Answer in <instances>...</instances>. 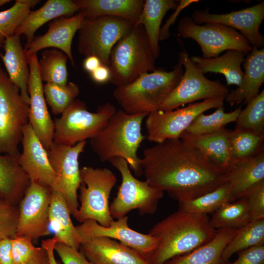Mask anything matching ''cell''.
Instances as JSON below:
<instances>
[{
  "label": "cell",
  "mask_w": 264,
  "mask_h": 264,
  "mask_svg": "<svg viewBox=\"0 0 264 264\" xmlns=\"http://www.w3.org/2000/svg\"><path fill=\"white\" fill-rule=\"evenodd\" d=\"M25 264H49V258L46 249L42 247L39 253Z\"/></svg>",
  "instance_id": "cell-52"
},
{
  "label": "cell",
  "mask_w": 264,
  "mask_h": 264,
  "mask_svg": "<svg viewBox=\"0 0 264 264\" xmlns=\"http://www.w3.org/2000/svg\"><path fill=\"white\" fill-rule=\"evenodd\" d=\"M81 205L74 217L81 223L92 220L103 226L113 220L109 210V198L117 178L109 169L85 166L80 169Z\"/></svg>",
  "instance_id": "cell-7"
},
{
  "label": "cell",
  "mask_w": 264,
  "mask_h": 264,
  "mask_svg": "<svg viewBox=\"0 0 264 264\" xmlns=\"http://www.w3.org/2000/svg\"><path fill=\"white\" fill-rule=\"evenodd\" d=\"M192 19L197 24L220 23L239 30L253 47L263 48L264 37L259 31L264 19V2L224 14H212L208 9H195Z\"/></svg>",
  "instance_id": "cell-17"
},
{
  "label": "cell",
  "mask_w": 264,
  "mask_h": 264,
  "mask_svg": "<svg viewBox=\"0 0 264 264\" xmlns=\"http://www.w3.org/2000/svg\"><path fill=\"white\" fill-rule=\"evenodd\" d=\"M75 226L81 243L96 237H107L132 248L145 257L154 251L159 243L157 238L130 228L127 216L113 220L108 226H103L92 220H86Z\"/></svg>",
  "instance_id": "cell-16"
},
{
  "label": "cell",
  "mask_w": 264,
  "mask_h": 264,
  "mask_svg": "<svg viewBox=\"0 0 264 264\" xmlns=\"http://www.w3.org/2000/svg\"><path fill=\"white\" fill-rule=\"evenodd\" d=\"M250 222L248 203L245 196L222 205L209 219L211 227L216 230L224 227L239 229Z\"/></svg>",
  "instance_id": "cell-34"
},
{
  "label": "cell",
  "mask_w": 264,
  "mask_h": 264,
  "mask_svg": "<svg viewBox=\"0 0 264 264\" xmlns=\"http://www.w3.org/2000/svg\"><path fill=\"white\" fill-rule=\"evenodd\" d=\"M259 245H264V219L250 221L238 229L224 248L221 260L228 264L235 253Z\"/></svg>",
  "instance_id": "cell-35"
},
{
  "label": "cell",
  "mask_w": 264,
  "mask_h": 264,
  "mask_svg": "<svg viewBox=\"0 0 264 264\" xmlns=\"http://www.w3.org/2000/svg\"><path fill=\"white\" fill-rule=\"evenodd\" d=\"M11 239H0V264H13Z\"/></svg>",
  "instance_id": "cell-48"
},
{
  "label": "cell",
  "mask_w": 264,
  "mask_h": 264,
  "mask_svg": "<svg viewBox=\"0 0 264 264\" xmlns=\"http://www.w3.org/2000/svg\"><path fill=\"white\" fill-rule=\"evenodd\" d=\"M102 64L101 62L97 57L90 56L86 57L84 61L83 66L87 71L91 73Z\"/></svg>",
  "instance_id": "cell-51"
},
{
  "label": "cell",
  "mask_w": 264,
  "mask_h": 264,
  "mask_svg": "<svg viewBox=\"0 0 264 264\" xmlns=\"http://www.w3.org/2000/svg\"><path fill=\"white\" fill-rule=\"evenodd\" d=\"M230 131L224 128L200 135L191 134L184 131L179 138L200 150L225 173L233 161L229 144Z\"/></svg>",
  "instance_id": "cell-24"
},
{
  "label": "cell",
  "mask_w": 264,
  "mask_h": 264,
  "mask_svg": "<svg viewBox=\"0 0 264 264\" xmlns=\"http://www.w3.org/2000/svg\"><path fill=\"white\" fill-rule=\"evenodd\" d=\"M80 249L92 264H149L138 252L107 237H96L84 242Z\"/></svg>",
  "instance_id": "cell-21"
},
{
  "label": "cell",
  "mask_w": 264,
  "mask_h": 264,
  "mask_svg": "<svg viewBox=\"0 0 264 264\" xmlns=\"http://www.w3.org/2000/svg\"><path fill=\"white\" fill-rule=\"evenodd\" d=\"M179 3L176 0H145L141 14L134 25H142L154 55L159 54L158 44L162 21L168 11L175 10Z\"/></svg>",
  "instance_id": "cell-32"
},
{
  "label": "cell",
  "mask_w": 264,
  "mask_h": 264,
  "mask_svg": "<svg viewBox=\"0 0 264 264\" xmlns=\"http://www.w3.org/2000/svg\"><path fill=\"white\" fill-rule=\"evenodd\" d=\"M21 143L22 152L19 162L30 182L53 189L57 175L50 163L47 150L29 123L23 128Z\"/></svg>",
  "instance_id": "cell-19"
},
{
  "label": "cell",
  "mask_w": 264,
  "mask_h": 264,
  "mask_svg": "<svg viewBox=\"0 0 264 264\" xmlns=\"http://www.w3.org/2000/svg\"><path fill=\"white\" fill-rule=\"evenodd\" d=\"M18 216V206L0 196V238L15 236Z\"/></svg>",
  "instance_id": "cell-42"
},
{
  "label": "cell",
  "mask_w": 264,
  "mask_h": 264,
  "mask_svg": "<svg viewBox=\"0 0 264 264\" xmlns=\"http://www.w3.org/2000/svg\"><path fill=\"white\" fill-rule=\"evenodd\" d=\"M109 162L120 173L122 182L116 197L109 205L113 219H119L133 210H137L140 215H153L156 211L164 192L145 181H140L132 174L126 161L115 157Z\"/></svg>",
  "instance_id": "cell-8"
},
{
  "label": "cell",
  "mask_w": 264,
  "mask_h": 264,
  "mask_svg": "<svg viewBox=\"0 0 264 264\" xmlns=\"http://www.w3.org/2000/svg\"><path fill=\"white\" fill-rule=\"evenodd\" d=\"M46 104L54 115L62 114L80 93L78 85L69 82L64 85L46 83L44 86Z\"/></svg>",
  "instance_id": "cell-40"
},
{
  "label": "cell",
  "mask_w": 264,
  "mask_h": 264,
  "mask_svg": "<svg viewBox=\"0 0 264 264\" xmlns=\"http://www.w3.org/2000/svg\"><path fill=\"white\" fill-rule=\"evenodd\" d=\"M20 154H0V196L16 205L19 203L30 184L20 164Z\"/></svg>",
  "instance_id": "cell-26"
},
{
  "label": "cell",
  "mask_w": 264,
  "mask_h": 264,
  "mask_svg": "<svg viewBox=\"0 0 264 264\" xmlns=\"http://www.w3.org/2000/svg\"><path fill=\"white\" fill-rule=\"evenodd\" d=\"M0 239H1V238H0Z\"/></svg>",
  "instance_id": "cell-54"
},
{
  "label": "cell",
  "mask_w": 264,
  "mask_h": 264,
  "mask_svg": "<svg viewBox=\"0 0 264 264\" xmlns=\"http://www.w3.org/2000/svg\"><path fill=\"white\" fill-rule=\"evenodd\" d=\"M217 230L211 227L207 215L178 210L150 229L149 234L159 239V243L145 258L149 264H163L207 243L215 237Z\"/></svg>",
  "instance_id": "cell-2"
},
{
  "label": "cell",
  "mask_w": 264,
  "mask_h": 264,
  "mask_svg": "<svg viewBox=\"0 0 264 264\" xmlns=\"http://www.w3.org/2000/svg\"><path fill=\"white\" fill-rule=\"evenodd\" d=\"M147 115L128 114L121 109L117 110L106 127L90 139L91 148L100 161L123 158L135 176H141L143 170L137 151L145 138L141 126Z\"/></svg>",
  "instance_id": "cell-3"
},
{
  "label": "cell",
  "mask_w": 264,
  "mask_h": 264,
  "mask_svg": "<svg viewBox=\"0 0 264 264\" xmlns=\"http://www.w3.org/2000/svg\"><path fill=\"white\" fill-rule=\"evenodd\" d=\"M57 242L58 241L54 236L51 239L42 241L41 246L44 248L47 252L49 264H58L54 254V246Z\"/></svg>",
  "instance_id": "cell-50"
},
{
  "label": "cell",
  "mask_w": 264,
  "mask_h": 264,
  "mask_svg": "<svg viewBox=\"0 0 264 264\" xmlns=\"http://www.w3.org/2000/svg\"><path fill=\"white\" fill-rule=\"evenodd\" d=\"M79 11L75 0H48L40 8L30 11L14 34L25 36L28 44L34 38L36 31L44 23L63 16H71Z\"/></svg>",
  "instance_id": "cell-27"
},
{
  "label": "cell",
  "mask_w": 264,
  "mask_h": 264,
  "mask_svg": "<svg viewBox=\"0 0 264 264\" xmlns=\"http://www.w3.org/2000/svg\"><path fill=\"white\" fill-rule=\"evenodd\" d=\"M225 181L229 183L235 200L264 181V150L251 157L233 160L225 173Z\"/></svg>",
  "instance_id": "cell-22"
},
{
  "label": "cell",
  "mask_w": 264,
  "mask_h": 264,
  "mask_svg": "<svg viewBox=\"0 0 264 264\" xmlns=\"http://www.w3.org/2000/svg\"><path fill=\"white\" fill-rule=\"evenodd\" d=\"M87 141L68 146L53 141L47 150L50 163L57 175L54 187L64 197L71 215L75 216L79 207L77 191L81 184L79 157Z\"/></svg>",
  "instance_id": "cell-13"
},
{
  "label": "cell",
  "mask_w": 264,
  "mask_h": 264,
  "mask_svg": "<svg viewBox=\"0 0 264 264\" xmlns=\"http://www.w3.org/2000/svg\"><path fill=\"white\" fill-rule=\"evenodd\" d=\"M237 253V259L231 264H264V245L253 246Z\"/></svg>",
  "instance_id": "cell-46"
},
{
  "label": "cell",
  "mask_w": 264,
  "mask_h": 264,
  "mask_svg": "<svg viewBox=\"0 0 264 264\" xmlns=\"http://www.w3.org/2000/svg\"><path fill=\"white\" fill-rule=\"evenodd\" d=\"M224 98L205 99L192 103L183 108L163 111L156 110L148 114L146 120L147 139L158 143L168 139L179 138L199 114L223 106Z\"/></svg>",
  "instance_id": "cell-14"
},
{
  "label": "cell",
  "mask_w": 264,
  "mask_h": 264,
  "mask_svg": "<svg viewBox=\"0 0 264 264\" xmlns=\"http://www.w3.org/2000/svg\"><path fill=\"white\" fill-rule=\"evenodd\" d=\"M245 196L248 201L250 221L264 219V181L253 187Z\"/></svg>",
  "instance_id": "cell-44"
},
{
  "label": "cell",
  "mask_w": 264,
  "mask_h": 264,
  "mask_svg": "<svg viewBox=\"0 0 264 264\" xmlns=\"http://www.w3.org/2000/svg\"><path fill=\"white\" fill-rule=\"evenodd\" d=\"M223 106L219 107L210 114L201 113L192 121L185 132L194 135L210 133L225 128L230 123L236 122L242 110L241 106L235 110L226 113Z\"/></svg>",
  "instance_id": "cell-38"
},
{
  "label": "cell",
  "mask_w": 264,
  "mask_h": 264,
  "mask_svg": "<svg viewBox=\"0 0 264 264\" xmlns=\"http://www.w3.org/2000/svg\"><path fill=\"white\" fill-rule=\"evenodd\" d=\"M3 54L0 52L1 58L10 81L20 91L25 101L29 105L27 83L29 75L28 60L24 49L21 44L20 36L14 34L5 40L2 47Z\"/></svg>",
  "instance_id": "cell-25"
},
{
  "label": "cell",
  "mask_w": 264,
  "mask_h": 264,
  "mask_svg": "<svg viewBox=\"0 0 264 264\" xmlns=\"http://www.w3.org/2000/svg\"><path fill=\"white\" fill-rule=\"evenodd\" d=\"M29 105L0 63V154H20L19 145L28 123Z\"/></svg>",
  "instance_id": "cell-9"
},
{
  "label": "cell",
  "mask_w": 264,
  "mask_h": 264,
  "mask_svg": "<svg viewBox=\"0 0 264 264\" xmlns=\"http://www.w3.org/2000/svg\"><path fill=\"white\" fill-rule=\"evenodd\" d=\"M13 264H25L36 257L42 247H36L25 236H15L11 239Z\"/></svg>",
  "instance_id": "cell-43"
},
{
  "label": "cell",
  "mask_w": 264,
  "mask_h": 264,
  "mask_svg": "<svg viewBox=\"0 0 264 264\" xmlns=\"http://www.w3.org/2000/svg\"><path fill=\"white\" fill-rule=\"evenodd\" d=\"M109 102L99 106L96 112L88 110L85 103L76 99L54 120L53 141L68 146L91 139L107 125L117 111Z\"/></svg>",
  "instance_id": "cell-6"
},
{
  "label": "cell",
  "mask_w": 264,
  "mask_h": 264,
  "mask_svg": "<svg viewBox=\"0 0 264 264\" xmlns=\"http://www.w3.org/2000/svg\"><path fill=\"white\" fill-rule=\"evenodd\" d=\"M246 55L243 52L232 49L215 58H203L195 56L190 59L203 74L207 72L222 74L226 79L227 86L235 85L239 87L243 77L241 66Z\"/></svg>",
  "instance_id": "cell-31"
},
{
  "label": "cell",
  "mask_w": 264,
  "mask_h": 264,
  "mask_svg": "<svg viewBox=\"0 0 264 264\" xmlns=\"http://www.w3.org/2000/svg\"><path fill=\"white\" fill-rule=\"evenodd\" d=\"M10 1L9 0H0V7L2 5L9 3Z\"/></svg>",
  "instance_id": "cell-53"
},
{
  "label": "cell",
  "mask_w": 264,
  "mask_h": 264,
  "mask_svg": "<svg viewBox=\"0 0 264 264\" xmlns=\"http://www.w3.org/2000/svg\"><path fill=\"white\" fill-rule=\"evenodd\" d=\"M67 55L63 51L52 48L45 49L38 61L41 78L46 83L64 85L68 82Z\"/></svg>",
  "instance_id": "cell-36"
},
{
  "label": "cell",
  "mask_w": 264,
  "mask_h": 264,
  "mask_svg": "<svg viewBox=\"0 0 264 264\" xmlns=\"http://www.w3.org/2000/svg\"><path fill=\"white\" fill-rule=\"evenodd\" d=\"M90 74L92 80L98 83H104L109 81L110 76L108 66L103 64L100 66Z\"/></svg>",
  "instance_id": "cell-49"
},
{
  "label": "cell",
  "mask_w": 264,
  "mask_h": 264,
  "mask_svg": "<svg viewBox=\"0 0 264 264\" xmlns=\"http://www.w3.org/2000/svg\"><path fill=\"white\" fill-rule=\"evenodd\" d=\"M52 188L30 182L19 202L15 236L32 241L49 233V211Z\"/></svg>",
  "instance_id": "cell-15"
},
{
  "label": "cell",
  "mask_w": 264,
  "mask_h": 264,
  "mask_svg": "<svg viewBox=\"0 0 264 264\" xmlns=\"http://www.w3.org/2000/svg\"><path fill=\"white\" fill-rule=\"evenodd\" d=\"M236 128L264 134V89L242 110L236 121Z\"/></svg>",
  "instance_id": "cell-41"
},
{
  "label": "cell",
  "mask_w": 264,
  "mask_h": 264,
  "mask_svg": "<svg viewBox=\"0 0 264 264\" xmlns=\"http://www.w3.org/2000/svg\"><path fill=\"white\" fill-rule=\"evenodd\" d=\"M244 72L239 87L229 92L224 98L233 106L243 102L247 104L259 93L264 82V49L253 47L244 59Z\"/></svg>",
  "instance_id": "cell-23"
},
{
  "label": "cell",
  "mask_w": 264,
  "mask_h": 264,
  "mask_svg": "<svg viewBox=\"0 0 264 264\" xmlns=\"http://www.w3.org/2000/svg\"><path fill=\"white\" fill-rule=\"evenodd\" d=\"M264 134L235 128L229 134V144L233 160L251 157L264 150Z\"/></svg>",
  "instance_id": "cell-37"
},
{
  "label": "cell",
  "mask_w": 264,
  "mask_h": 264,
  "mask_svg": "<svg viewBox=\"0 0 264 264\" xmlns=\"http://www.w3.org/2000/svg\"><path fill=\"white\" fill-rule=\"evenodd\" d=\"M79 11L86 18L111 16L124 19L133 25L142 11L143 0H77Z\"/></svg>",
  "instance_id": "cell-28"
},
{
  "label": "cell",
  "mask_w": 264,
  "mask_h": 264,
  "mask_svg": "<svg viewBox=\"0 0 264 264\" xmlns=\"http://www.w3.org/2000/svg\"><path fill=\"white\" fill-rule=\"evenodd\" d=\"M54 251L60 257L62 264H92L81 251L62 243L57 242Z\"/></svg>",
  "instance_id": "cell-45"
},
{
  "label": "cell",
  "mask_w": 264,
  "mask_h": 264,
  "mask_svg": "<svg viewBox=\"0 0 264 264\" xmlns=\"http://www.w3.org/2000/svg\"><path fill=\"white\" fill-rule=\"evenodd\" d=\"M140 163L146 180L178 202L196 198L225 182V173L180 138L145 149Z\"/></svg>",
  "instance_id": "cell-1"
},
{
  "label": "cell",
  "mask_w": 264,
  "mask_h": 264,
  "mask_svg": "<svg viewBox=\"0 0 264 264\" xmlns=\"http://www.w3.org/2000/svg\"><path fill=\"white\" fill-rule=\"evenodd\" d=\"M235 200L230 185L225 181L215 190L196 198L179 201L178 210L207 215L214 213L222 205Z\"/></svg>",
  "instance_id": "cell-33"
},
{
  "label": "cell",
  "mask_w": 264,
  "mask_h": 264,
  "mask_svg": "<svg viewBox=\"0 0 264 264\" xmlns=\"http://www.w3.org/2000/svg\"><path fill=\"white\" fill-rule=\"evenodd\" d=\"M84 14L79 11L71 16L57 18L48 23L47 32L43 35L34 39L24 49L27 59L43 49L53 48L58 49L67 56L72 66L75 65L71 52L73 38L80 27Z\"/></svg>",
  "instance_id": "cell-20"
},
{
  "label": "cell",
  "mask_w": 264,
  "mask_h": 264,
  "mask_svg": "<svg viewBox=\"0 0 264 264\" xmlns=\"http://www.w3.org/2000/svg\"><path fill=\"white\" fill-rule=\"evenodd\" d=\"M178 64L184 67L183 74L158 110L171 111L199 100L225 98L229 93L228 88L220 80L212 81L206 78L185 50L178 54Z\"/></svg>",
  "instance_id": "cell-10"
},
{
  "label": "cell",
  "mask_w": 264,
  "mask_h": 264,
  "mask_svg": "<svg viewBox=\"0 0 264 264\" xmlns=\"http://www.w3.org/2000/svg\"><path fill=\"white\" fill-rule=\"evenodd\" d=\"M157 59L142 25H133L113 47L108 67L109 81L116 87L129 84L156 69Z\"/></svg>",
  "instance_id": "cell-5"
},
{
  "label": "cell",
  "mask_w": 264,
  "mask_h": 264,
  "mask_svg": "<svg viewBox=\"0 0 264 264\" xmlns=\"http://www.w3.org/2000/svg\"><path fill=\"white\" fill-rule=\"evenodd\" d=\"M238 229L224 227L217 229L209 242L186 254L175 257L163 264H227L222 262V251Z\"/></svg>",
  "instance_id": "cell-30"
},
{
  "label": "cell",
  "mask_w": 264,
  "mask_h": 264,
  "mask_svg": "<svg viewBox=\"0 0 264 264\" xmlns=\"http://www.w3.org/2000/svg\"><path fill=\"white\" fill-rule=\"evenodd\" d=\"M132 25L117 17H85L78 31V51L86 57L96 56L108 66L113 47Z\"/></svg>",
  "instance_id": "cell-11"
},
{
  "label": "cell",
  "mask_w": 264,
  "mask_h": 264,
  "mask_svg": "<svg viewBox=\"0 0 264 264\" xmlns=\"http://www.w3.org/2000/svg\"><path fill=\"white\" fill-rule=\"evenodd\" d=\"M198 0H180L175 10V12L170 17L164 24V25L160 28L159 40L163 41L167 39L170 36L169 29L172 24L175 22L177 16L179 15L181 11L188 6L189 5L198 2Z\"/></svg>",
  "instance_id": "cell-47"
},
{
  "label": "cell",
  "mask_w": 264,
  "mask_h": 264,
  "mask_svg": "<svg viewBox=\"0 0 264 264\" xmlns=\"http://www.w3.org/2000/svg\"><path fill=\"white\" fill-rule=\"evenodd\" d=\"M70 212L63 195L52 190L49 211V222L59 242L79 250L81 240L72 222Z\"/></svg>",
  "instance_id": "cell-29"
},
{
  "label": "cell",
  "mask_w": 264,
  "mask_h": 264,
  "mask_svg": "<svg viewBox=\"0 0 264 264\" xmlns=\"http://www.w3.org/2000/svg\"><path fill=\"white\" fill-rule=\"evenodd\" d=\"M183 72V66L179 64L170 71L156 69L129 84L116 87L113 96L125 112L148 114L158 110L177 86Z\"/></svg>",
  "instance_id": "cell-4"
},
{
  "label": "cell",
  "mask_w": 264,
  "mask_h": 264,
  "mask_svg": "<svg viewBox=\"0 0 264 264\" xmlns=\"http://www.w3.org/2000/svg\"><path fill=\"white\" fill-rule=\"evenodd\" d=\"M177 30L183 38H190L200 46L202 58L217 57L225 50H237L247 54L253 49L249 42L237 30L216 23L197 24L185 16L179 22Z\"/></svg>",
  "instance_id": "cell-12"
},
{
  "label": "cell",
  "mask_w": 264,
  "mask_h": 264,
  "mask_svg": "<svg viewBox=\"0 0 264 264\" xmlns=\"http://www.w3.org/2000/svg\"><path fill=\"white\" fill-rule=\"evenodd\" d=\"M27 60L29 68L27 89L30 98L28 123L47 150L53 141L54 120L47 107L37 54L30 56Z\"/></svg>",
  "instance_id": "cell-18"
},
{
  "label": "cell",
  "mask_w": 264,
  "mask_h": 264,
  "mask_svg": "<svg viewBox=\"0 0 264 264\" xmlns=\"http://www.w3.org/2000/svg\"><path fill=\"white\" fill-rule=\"evenodd\" d=\"M38 0H17L9 9L0 11V47L6 39L14 34L30 9L39 3Z\"/></svg>",
  "instance_id": "cell-39"
}]
</instances>
